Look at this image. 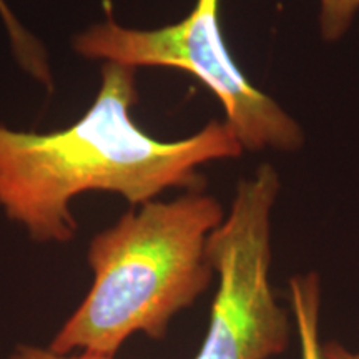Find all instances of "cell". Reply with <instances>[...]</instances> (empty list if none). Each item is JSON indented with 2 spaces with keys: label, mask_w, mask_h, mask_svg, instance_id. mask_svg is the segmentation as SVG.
<instances>
[{
  "label": "cell",
  "mask_w": 359,
  "mask_h": 359,
  "mask_svg": "<svg viewBox=\"0 0 359 359\" xmlns=\"http://www.w3.org/2000/svg\"><path fill=\"white\" fill-rule=\"evenodd\" d=\"M223 218L215 196L188 191L130 210L93 236L92 286L48 348L115 358L135 334L163 339L173 318L212 283L206 245Z\"/></svg>",
  "instance_id": "cell-2"
},
{
  "label": "cell",
  "mask_w": 359,
  "mask_h": 359,
  "mask_svg": "<svg viewBox=\"0 0 359 359\" xmlns=\"http://www.w3.org/2000/svg\"><path fill=\"white\" fill-rule=\"evenodd\" d=\"M290 302L299 339L302 359H323L320 341L321 280L316 273L290 280Z\"/></svg>",
  "instance_id": "cell-5"
},
{
  "label": "cell",
  "mask_w": 359,
  "mask_h": 359,
  "mask_svg": "<svg viewBox=\"0 0 359 359\" xmlns=\"http://www.w3.org/2000/svg\"><path fill=\"white\" fill-rule=\"evenodd\" d=\"M105 12V20L75 37L79 55L133 69L185 70L218 98L226 115L224 123L243 150L294 151L303 145L298 122L255 87L233 60L219 27V0H196L185 19L151 30L120 25L111 15L109 0Z\"/></svg>",
  "instance_id": "cell-3"
},
{
  "label": "cell",
  "mask_w": 359,
  "mask_h": 359,
  "mask_svg": "<svg viewBox=\"0 0 359 359\" xmlns=\"http://www.w3.org/2000/svg\"><path fill=\"white\" fill-rule=\"evenodd\" d=\"M280 177L269 163L238 182L206 257L218 280L208 330L195 359H273L290 344V320L269 281L271 215Z\"/></svg>",
  "instance_id": "cell-4"
},
{
  "label": "cell",
  "mask_w": 359,
  "mask_h": 359,
  "mask_svg": "<svg viewBox=\"0 0 359 359\" xmlns=\"http://www.w3.org/2000/svg\"><path fill=\"white\" fill-rule=\"evenodd\" d=\"M7 359H115V358L97 356V354H88V353L60 354V353L52 351L50 348H39V346H32V344H20V346L13 349L12 354Z\"/></svg>",
  "instance_id": "cell-8"
},
{
  "label": "cell",
  "mask_w": 359,
  "mask_h": 359,
  "mask_svg": "<svg viewBox=\"0 0 359 359\" xmlns=\"http://www.w3.org/2000/svg\"><path fill=\"white\" fill-rule=\"evenodd\" d=\"M359 11V0H320L321 37L330 42L339 40L351 27Z\"/></svg>",
  "instance_id": "cell-7"
},
{
  "label": "cell",
  "mask_w": 359,
  "mask_h": 359,
  "mask_svg": "<svg viewBox=\"0 0 359 359\" xmlns=\"http://www.w3.org/2000/svg\"><path fill=\"white\" fill-rule=\"evenodd\" d=\"M0 17H2L7 32L11 35L13 50H15L19 60L34 77H37L45 85H50V72H48L42 50L37 48V42L27 34L20 22L15 19L6 0H0Z\"/></svg>",
  "instance_id": "cell-6"
},
{
  "label": "cell",
  "mask_w": 359,
  "mask_h": 359,
  "mask_svg": "<svg viewBox=\"0 0 359 359\" xmlns=\"http://www.w3.org/2000/svg\"><path fill=\"white\" fill-rule=\"evenodd\" d=\"M137 69L103 64L98 93L83 116L50 133L0 125V206L40 243H67L77 233L72 200L109 191L132 206L170 188L198 191V168L238 158L243 147L226 123L210 122L182 140H158L135 123Z\"/></svg>",
  "instance_id": "cell-1"
},
{
  "label": "cell",
  "mask_w": 359,
  "mask_h": 359,
  "mask_svg": "<svg viewBox=\"0 0 359 359\" xmlns=\"http://www.w3.org/2000/svg\"><path fill=\"white\" fill-rule=\"evenodd\" d=\"M323 359H359V353L351 351L338 341H327L321 344Z\"/></svg>",
  "instance_id": "cell-9"
}]
</instances>
